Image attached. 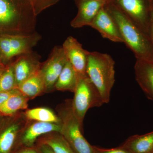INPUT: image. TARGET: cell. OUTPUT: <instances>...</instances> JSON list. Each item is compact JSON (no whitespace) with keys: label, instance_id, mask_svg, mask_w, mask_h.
I'll use <instances>...</instances> for the list:
<instances>
[{"label":"cell","instance_id":"obj_1","mask_svg":"<svg viewBox=\"0 0 153 153\" xmlns=\"http://www.w3.org/2000/svg\"><path fill=\"white\" fill-rule=\"evenodd\" d=\"M21 0H0V37L29 36L36 32L33 7H23Z\"/></svg>","mask_w":153,"mask_h":153},{"label":"cell","instance_id":"obj_2","mask_svg":"<svg viewBox=\"0 0 153 153\" xmlns=\"http://www.w3.org/2000/svg\"><path fill=\"white\" fill-rule=\"evenodd\" d=\"M104 7L117 25L124 43L137 60L153 62V47L149 36L112 3L106 1Z\"/></svg>","mask_w":153,"mask_h":153},{"label":"cell","instance_id":"obj_3","mask_svg":"<svg viewBox=\"0 0 153 153\" xmlns=\"http://www.w3.org/2000/svg\"><path fill=\"white\" fill-rule=\"evenodd\" d=\"M115 62L110 55L97 52H89L86 74L97 88L104 103L109 102L115 82Z\"/></svg>","mask_w":153,"mask_h":153},{"label":"cell","instance_id":"obj_4","mask_svg":"<svg viewBox=\"0 0 153 153\" xmlns=\"http://www.w3.org/2000/svg\"><path fill=\"white\" fill-rule=\"evenodd\" d=\"M57 115L61 120L60 134L76 153H96L94 147L88 142L81 132L82 127L74 116L71 100H68L56 108Z\"/></svg>","mask_w":153,"mask_h":153},{"label":"cell","instance_id":"obj_5","mask_svg":"<svg viewBox=\"0 0 153 153\" xmlns=\"http://www.w3.org/2000/svg\"><path fill=\"white\" fill-rule=\"evenodd\" d=\"M71 100V107L74 116L82 127L83 120L87 111L91 108L104 104L101 95L87 74H77V80Z\"/></svg>","mask_w":153,"mask_h":153},{"label":"cell","instance_id":"obj_6","mask_svg":"<svg viewBox=\"0 0 153 153\" xmlns=\"http://www.w3.org/2000/svg\"><path fill=\"white\" fill-rule=\"evenodd\" d=\"M30 120L24 111L10 116H0V153H11Z\"/></svg>","mask_w":153,"mask_h":153},{"label":"cell","instance_id":"obj_7","mask_svg":"<svg viewBox=\"0 0 153 153\" xmlns=\"http://www.w3.org/2000/svg\"><path fill=\"white\" fill-rule=\"evenodd\" d=\"M112 3L149 36L153 0H106Z\"/></svg>","mask_w":153,"mask_h":153},{"label":"cell","instance_id":"obj_8","mask_svg":"<svg viewBox=\"0 0 153 153\" xmlns=\"http://www.w3.org/2000/svg\"><path fill=\"white\" fill-rule=\"evenodd\" d=\"M67 61L62 46H56L53 48L47 60L42 63L40 70L46 93L55 90V84Z\"/></svg>","mask_w":153,"mask_h":153},{"label":"cell","instance_id":"obj_9","mask_svg":"<svg viewBox=\"0 0 153 153\" xmlns=\"http://www.w3.org/2000/svg\"><path fill=\"white\" fill-rule=\"evenodd\" d=\"M16 57V60L12 62V64L18 87L22 82L41 68L42 63L40 62L41 56L33 51Z\"/></svg>","mask_w":153,"mask_h":153},{"label":"cell","instance_id":"obj_10","mask_svg":"<svg viewBox=\"0 0 153 153\" xmlns=\"http://www.w3.org/2000/svg\"><path fill=\"white\" fill-rule=\"evenodd\" d=\"M62 47L67 60L77 74H86L88 57L90 52L83 49L82 44L72 36L66 38Z\"/></svg>","mask_w":153,"mask_h":153},{"label":"cell","instance_id":"obj_11","mask_svg":"<svg viewBox=\"0 0 153 153\" xmlns=\"http://www.w3.org/2000/svg\"><path fill=\"white\" fill-rule=\"evenodd\" d=\"M98 31L103 38L117 43H124L117 26L105 8L100 9L90 25Z\"/></svg>","mask_w":153,"mask_h":153},{"label":"cell","instance_id":"obj_12","mask_svg":"<svg viewBox=\"0 0 153 153\" xmlns=\"http://www.w3.org/2000/svg\"><path fill=\"white\" fill-rule=\"evenodd\" d=\"M78 12L70 23L74 28L90 26L100 9L104 7L106 0H76Z\"/></svg>","mask_w":153,"mask_h":153},{"label":"cell","instance_id":"obj_13","mask_svg":"<svg viewBox=\"0 0 153 153\" xmlns=\"http://www.w3.org/2000/svg\"><path fill=\"white\" fill-rule=\"evenodd\" d=\"M60 123L30 121L21 137L20 143L26 147H32L39 137L46 134L57 132L61 133Z\"/></svg>","mask_w":153,"mask_h":153},{"label":"cell","instance_id":"obj_14","mask_svg":"<svg viewBox=\"0 0 153 153\" xmlns=\"http://www.w3.org/2000/svg\"><path fill=\"white\" fill-rule=\"evenodd\" d=\"M134 70L137 82L148 98L153 101V62L137 60Z\"/></svg>","mask_w":153,"mask_h":153},{"label":"cell","instance_id":"obj_15","mask_svg":"<svg viewBox=\"0 0 153 153\" xmlns=\"http://www.w3.org/2000/svg\"><path fill=\"white\" fill-rule=\"evenodd\" d=\"M5 36L8 39L14 57L33 51V47L36 46L41 39V35L37 32L29 36Z\"/></svg>","mask_w":153,"mask_h":153},{"label":"cell","instance_id":"obj_16","mask_svg":"<svg viewBox=\"0 0 153 153\" xmlns=\"http://www.w3.org/2000/svg\"><path fill=\"white\" fill-rule=\"evenodd\" d=\"M40 68L18 86V89L21 93L30 100L46 92L44 80Z\"/></svg>","mask_w":153,"mask_h":153},{"label":"cell","instance_id":"obj_17","mask_svg":"<svg viewBox=\"0 0 153 153\" xmlns=\"http://www.w3.org/2000/svg\"><path fill=\"white\" fill-rule=\"evenodd\" d=\"M122 146L132 153H153V131L130 137Z\"/></svg>","mask_w":153,"mask_h":153},{"label":"cell","instance_id":"obj_18","mask_svg":"<svg viewBox=\"0 0 153 153\" xmlns=\"http://www.w3.org/2000/svg\"><path fill=\"white\" fill-rule=\"evenodd\" d=\"M29 98L19 89L0 106V116H10L27 109Z\"/></svg>","mask_w":153,"mask_h":153},{"label":"cell","instance_id":"obj_19","mask_svg":"<svg viewBox=\"0 0 153 153\" xmlns=\"http://www.w3.org/2000/svg\"><path fill=\"white\" fill-rule=\"evenodd\" d=\"M77 80V73L68 60L57 79L55 85V89L74 92Z\"/></svg>","mask_w":153,"mask_h":153},{"label":"cell","instance_id":"obj_20","mask_svg":"<svg viewBox=\"0 0 153 153\" xmlns=\"http://www.w3.org/2000/svg\"><path fill=\"white\" fill-rule=\"evenodd\" d=\"M41 143L49 146L55 153H76L59 132H53L42 136Z\"/></svg>","mask_w":153,"mask_h":153},{"label":"cell","instance_id":"obj_21","mask_svg":"<svg viewBox=\"0 0 153 153\" xmlns=\"http://www.w3.org/2000/svg\"><path fill=\"white\" fill-rule=\"evenodd\" d=\"M25 116L30 121L42 122L61 123V120L57 115L52 110L45 107H38L26 110Z\"/></svg>","mask_w":153,"mask_h":153},{"label":"cell","instance_id":"obj_22","mask_svg":"<svg viewBox=\"0 0 153 153\" xmlns=\"http://www.w3.org/2000/svg\"><path fill=\"white\" fill-rule=\"evenodd\" d=\"M18 88L12 62L6 66L0 76V92L11 91Z\"/></svg>","mask_w":153,"mask_h":153},{"label":"cell","instance_id":"obj_23","mask_svg":"<svg viewBox=\"0 0 153 153\" xmlns=\"http://www.w3.org/2000/svg\"><path fill=\"white\" fill-rule=\"evenodd\" d=\"M96 153H132L128 149L122 146L111 149H100L93 146Z\"/></svg>","mask_w":153,"mask_h":153},{"label":"cell","instance_id":"obj_24","mask_svg":"<svg viewBox=\"0 0 153 153\" xmlns=\"http://www.w3.org/2000/svg\"><path fill=\"white\" fill-rule=\"evenodd\" d=\"M18 90V88L7 92H0V106Z\"/></svg>","mask_w":153,"mask_h":153},{"label":"cell","instance_id":"obj_25","mask_svg":"<svg viewBox=\"0 0 153 153\" xmlns=\"http://www.w3.org/2000/svg\"><path fill=\"white\" fill-rule=\"evenodd\" d=\"M38 150L40 153H55L49 146L43 143H40Z\"/></svg>","mask_w":153,"mask_h":153},{"label":"cell","instance_id":"obj_26","mask_svg":"<svg viewBox=\"0 0 153 153\" xmlns=\"http://www.w3.org/2000/svg\"><path fill=\"white\" fill-rule=\"evenodd\" d=\"M149 37L150 39L153 47V3L152 6V13H151V21L150 27Z\"/></svg>","mask_w":153,"mask_h":153},{"label":"cell","instance_id":"obj_27","mask_svg":"<svg viewBox=\"0 0 153 153\" xmlns=\"http://www.w3.org/2000/svg\"><path fill=\"white\" fill-rule=\"evenodd\" d=\"M31 147H27V148L25 149H22V150L20 151L18 153H40L39 151H37L36 149Z\"/></svg>","mask_w":153,"mask_h":153},{"label":"cell","instance_id":"obj_28","mask_svg":"<svg viewBox=\"0 0 153 153\" xmlns=\"http://www.w3.org/2000/svg\"><path fill=\"white\" fill-rule=\"evenodd\" d=\"M32 4V6L34 12H36V9H37V7H38V0H30Z\"/></svg>","mask_w":153,"mask_h":153},{"label":"cell","instance_id":"obj_29","mask_svg":"<svg viewBox=\"0 0 153 153\" xmlns=\"http://www.w3.org/2000/svg\"><path fill=\"white\" fill-rule=\"evenodd\" d=\"M5 66L4 65L3 63L2 58L1 54V51H0V67H5Z\"/></svg>","mask_w":153,"mask_h":153},{"label":"cell","instance_id":"obj_30","mask_svg":"<svg viewBox=\"0 0 153 153\" xmlns=\"http://www.w3.org/2000/svg\"><path fill=\"white\" fill-rule=\"evenodd\" d=\"M6 67V66H5ZM5 67H0V76L1 75L2 73H3V71H4V69Z\"/></svg>","mask_w":153,"mask_h":153}]
</instances>
